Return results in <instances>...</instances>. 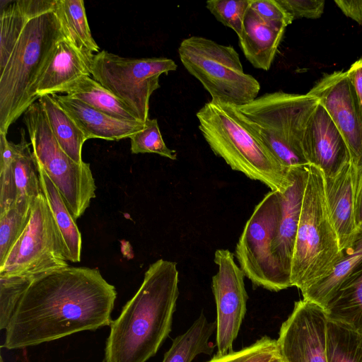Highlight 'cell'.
I'll return each instance as SVG.
<instances>
[{
    "label": "cell",
    "instance_id": "cell-41",
    "mask_svg": "<svg viewBox=\"0 0 362 362\" xmlns=\"http://www.w3.org/2000/svg\"><path fill=\"white\" fill-rule=\"evenodd\" d=\"M355 216L358 231L362 230V165L358 168L355 189Z\"/></svg>",
    "mask_w": 362,
    "mask_h": 362
},
{
    "label": "cell",
    "instance_id": "cell-9",
    "mask_svg": "<svg viewBox=\"0 0 362 362\" xmlns=\"http://www.w3.org/2000/svg\"><path fill=\"white\" fill-rule=\"evenodd\" d=\"M280 193L268 192L256 205L235 247L240 269L252 284L272 291L291 287L273 253L280 217Z\"/></svg>",
    "mask_w": 362,
    "mask_h": 362
},
{
    "label": "cell",
    "instance_id": "cell-15",
    "mask_svg": "<svg viewBox=\"0 0 362 362\" xmlns=\"http://www.w3.org/2000/svg\"><path fill=\"white\" fill-rule=\"evenodd\" d=\"M303 146L310 165L320 168L325 177L336 175L351 162L343 135L319 102L308 122Z\"/></svg>",
    "mask_w": 362,
    "mask_h": 362
},
{
    "label": "cell",
    "instance_id": "cell-22",
    "mask_svg": "<svg viewBox=\"0 0 362 362\" xmlns=\"http://www.w3.org/2000/svg\"><path fill=\"white\" fill-rule=\"evenodd\" d=\"M37 166V165H36ZM42 192L59 233L67 261H81L82 240L76 220L66 205L60 192L46 173L37 166Z\"/></svg>",
    "mask_w": 362,
    "mask_h": 362
},
{
    "label": "cell",
    "instance_id": "cell-19",
    "mask_svg": "<svg viewBox=\"0 0 362 362\" xmlns=\"http://www.w3.org/2000/svg\"><path fill=\"white\" fill-rule=\"evenodd\" d=\"M90 62L66 38L62 40L39 81L37 98L64 94L78 79L90 76Z\"/></svg>",
    "mask_w": 362,
    "mask_h": 362
},
{
    "label": "cell",
    "instance_id": "cell-1",
    "mask_svg": "<svg viewBox=\"0 0 362 362\" xmlns=\"http://www.w3.org/2000/svg\"><path fill=\"white\" fill-rule=\"evenodd\" d=\"M116 297L98 268L69 265L37 275L11 319L3 346L21 349L110 325Z\"/></svg>",
    "mask_w": 362,
    "mask_h": 362
},
{
    "label": "cell",
    "instance_id": "cell-32",
    "mask_svg": "<svg viewBox=\"0 0 362 362\" xmlns=\"http://www.w3.org/2000/svg\"><path fill=\"white\" fill-rule=\"evenodd\" d=\"M16 145L6 138L0 140V215L6 212L16 203L12 163L16 155Z\"/></svg>",
    "mask_w": 362,
    "mask_h": 362
},
{
    "label": "cell",
    "instance_id": "cell-23",
    "mask_svg": "<svg viewBox=\"0 0 362 362\" xmlns=\"http://www.w3.org/2000/svg\"><path fill=\"white\" fill-rule=\"evenodd\" d=\"M362 265V230L323 279L301 292L303 299L325 308L346 279Z\"/></svg>",
    "mask_w": 362,
    "mask_h": 362
},
{
    "label": "cell",
    "instance_id": "cell-39",
    "mask_svg": "<svg viewBox=\"0 0 362 362\" xmlns=\"http://www.w3.org/2000/svg\"><path fill=\"white\" fill-rule=\"evenodd\" d=\"M346 74L362 110V59L355 62L346 71Z\"/></svg>",
    "mask_w": 362,
    "mask_h": 362
},
{
    "label": "cell",
    "instance_id": "cell-34",
    "mask_svg": "<svg viewBox=\"0 0 362 362\" xmlns=\"http://www.w3.org/2000/svg\"><path fill=\"white\" fill-rule=\"evenodd\" d=\"M31 209H22L14 204L0 215V264L25 228Z\"/></svg>",
    "mask_w": 362,
    "mask_h": 362
},
{
    "label": "cell",
    "instance_id": "cell-14",
    "mask_svg": "<svg viewBox=\"0 0 362 362\" xmlns=\"http://www.w3.org/2000/svg\"><path fill=\"white\" fill-rule=\"evenodd\" d=\"M318 99L343 135L352 163L362 165V110L346 71L325 74L308 93Z\"/></svg>",
    "mask_w": 362,
    "mask_h": 362
},
{
    "label": "cell",
    "instance_id": "cell-35",
    "mask_svg": "<svg viewBox=\"0 0 362 362\" xmlns=\"http://www.w3.org/2000/svg\"><path fill=\"white\" fill-rule=\"evenodd\" d=\"M279 356L277 341L267 336L237 351L216 354L207 362H270Z\"/></svg>",
    "mask_w": 362,
    "mask_h": 362
},
{
    "label": "cell",
    "instance_id": "cell-20",
    "mask_svg": "<svg viewBox=\"0 0 362 362\" xmlns=\"http://www.w3.org/2000/svg\"><path fill=\"white\" fill-rule=\"evenodd\" d=\"M285 30L284 26L264 22L249 6L238 38L245 57L254 67L270 69Z\"/></svg>",
    "mask_w": 362,
    "mask_h": 362
},
{
    "label": "cell",
    "instance_id": "cell-11",
    "mask_svg": "<svg viewBox=\"0 0 362 362\" xmlns=\"http://www.w3.org/2000/svg\"><path fill=\"white\" fill-rule=\"evenodd\" d=\"M59 233L42 192L30 220L0 264V276H37L69 266Z\"/></svg>",
    "mask_w": 362,
    "mask_h": 362
},
{
    "label": "cell",
    "instance_id": "cell-37",
    "mask_svg": "<svg viewBox=\"0 0 362 362\" xmlns=\"http://www.w3.org/2000/svg\"><path fill=\"white\" fill-rule=\"evenodd\" d=\"M250 7L267 23L286 28L294 20L278 0H250Z\"/></svg>",
    "mask_w": 362,
    "mask_h": 362
},
{
    "label": "cell",
    "instance_id": "cell-10",
    "mask_svg": "<svg viewBox=\"0 0 362 362\" xmlns=\"http://www.w3.org/2000/svg\"><path fill=\"white\" fill-rule=\"evenodd\" d=\"M175 62L167 57L127 58L102 50L90 62V74L125 103L144 123L148 117L149 100L160 88L163 74L175 71Z\"/></svg>",
    "mask_w": 362,
    "mask_h": 362
},
{
    "label": "cell",
    "instance_id": "cell-43",
    "mask_svg": "<svg viewBox=\"0 0 362 362\" xmlns=\"http://www.w3.org/2000/svg\"><path fill=\"white\" fill-rule=\"evenodd\" d=\"M1 362H4V361H3V360H2V358L1 359Z\"/></svg>",
    "mask_w": 362,
    "mask_h": 362
},
{
    "label": "cell",
    "instance_id": "cell-21",
    "mask_svg": "<svg viewBox=\"0 0 362 362\" xmlns=\"http://www.w3.org/2000/svg\"><path fill=\"white\" fill-rule=\"evenodd\" d=\"M57 0H17L10 1L1 9L0 16V71L4 69L8 62L28 21L54 9Z\"/></svg>",
    "mask_w": 362,
    "mask_h": 362
},
{
    "label": "cell",
    "instance_id": "cell-29",
    "mask_svg": "<svg viewBox=\"0 0 362 362\" xmlns=\"http://www.w3.org/2000/svg\"><path fill=\"white\" fill-rule=\"evenodd\" d=\"M215 329L216 322L200 314L185 333L173 339L163 362H192L199 354L211 355L214 346L209 339Z\"/></svg>",
    "mask_w": 362,
    "mask_h": 362
},
{
    "label": "cell",
    "instance_id": "cell-16",
    "mask_svg": "<svg viewBox=\"0 0 362 362\" xmlns=\"http://www.w3.org/2000/svg\"><path fill=\"white\" fill-rule=\"evenodd\" d=\"M358 168L352 162L336 175L325 177L327 204L342 250L351 245L358 230L355 216Z\"/></svg>",
    "mask_w": 362,
    "mask_h": 362
},
{
    "label": "cell",
    "instance_id": "cell-5",
    "mask_svg": "<svg viewBox=\"0 0 362 362\" xmlns=\"http://www.w3.org/2000/svg\"><path fill=\"white\" fill-rule=\"evenodd\" d=\"M306 171L291 272L292 286L301 292L325 277L344 254L327 204L324 173L313 165Z\"/></svg>",
    "mask_w": 362,
    "mask_h": 362
},
{
    "label": "cell",
    "instance_id": "cell-26",
    "mask_svg": "<svg viewBox=\"0 0 362 362\" xmlns=\"http://www.w3.org/2000/svg\"><path fill=\"white\" fill-rule=\"evenodd\" d=\"M53 134L64 151L74 161L82 163V147L87 138L54 98L45 95L37 100Z\"/></svg>",
    "mask_w": 362,
    "mask_h": 362
},
{
    "label": "cell",
    "instance_id": "cell-33",
    "mask_svg": "<svg viewBox=\"0 0 362 362\" xmlns=\"http://www.w3.org/2000/svg\"><path fill=\"white\" fill-rule=\"evenodd\" d=\"M129 139L132 153H156L170 160L177 159V152L165 144L156 119L148 118L144 128Z\"/></svg>",
    "mask_w": 362,
    "mask_h": 362
},
{
    "label": "cell",
    "instance_id": "cell-38",
    "mask_svg": "<svg viewBox=\"0 0 362 362\" xmlns=\"http://www.w3.org/2000/svg\"><path fill=\"white\" fill-rule=\"evenodd\" d=\"M293 19L318 18L324 11V0H278Z\"/></svg>",
    "mask_w": 362,
    "mask_h": 362
},
{
    "label": "cell",
    "instance_id": "cell-4",
    "mask_svg": "<svg viewBox=\"0 0 362 362\" xmlns=\"http://www.w3.org/2000/svg\"><path fill=\"white\" fill-rule=\"evenodd\" d=\"M56 8V6H55ZM55 8L28 21L0 71V132L38 98L36 88L59 43L66 37Z\"/></svg>",
    "mask_w": 362,
    "mask_h": 362
},
{
    "label": "cell",
    "instance_id": "cell-28",
    "mask_svg": "<svg viewBox=\"0 0 362 362\" xmlns=\"http://www.w3.org/2000/svg\"><path fill=\"white\" fill-rule=\"evenodd\" d=\"M56 13L66 39L80 52L92 59L100 52L93 39L83 0H57Z\"/></svg>",
    "mask_w": 362,
    "mask_h": 362
},
{
    "label": "cell",
    "instance_id": "cell-31",
    "mask_svg": "<svg viewBox=\"0 0 362 362\" xmlns=\"http://www.w3.org/2000/svg\"><path fill=\"white\" fill-rule=\"evenodd\" d=\"M36 276H0V328L6 329L24 293Z\"/></svg>",
    "mask_w": 362,
    "mask_h": 362
},
{
    "label": "cell",
    "instance_id": "cell-3",
    "mask_svg": "<svg viewBox=\"0 0 362 362\" xmlns=\"http://www.w3.org/2000/svg\"><path fill=\"white\" fill-rule=\"evenodd\" d=\"M199 129L214 153L233 170L284 193L293 184L286 169L252 130L236 106L211 100L196 114Z\"/></svg>",
    "mask_w": 362,
    "mask_h": 362
},
{
    "label": "cell",
    "instance_id": "cell-25",
    "mask_svg": "<svg viewBox=\"0 0 362 362\" xmlns=\"http://www.w3.org/2000/svg\"><path fill=\"white\" fill-rule=\"evenodd\" d=\"M64 94L76 98L116 119L142 122L125 103L91 76H83L78 79Z\"/></svg>",
    "mask_w": 362,
    "mask_h": 362
},
{
    "label": "cell",
    "instance_id": "cell-17",
    "mask_svg": "<svg viewBox=\"0 0 362 362\" xmlns=\"http://www.w3.org/2000/svg\"><path fill=\"white\" fill-rule=\"evenodd\" d=\"M292 185L280 193L281 211L275 240L274 255L285 275L291 280L292 259L305 185L306 167L291 170Z\"/></svg>",
    "mask_w": 362,
    "mask_h": 362
},
{
    "label": "cell",
    "instance_id": "cell-13",
    "mask_svg": "<svg viewBox=\"0 0 362 362\" xmlns=\"http://www.w3.org/2000/svg\"><path fill=\"white\" fill-rule=\"evenodd\" d=\"M325 309L302 299L281 325L276 340L282 362H327Z\"/></svg>",
    "mask_w": 362,
    "mask_h": 362
},
{
    "label": "cell",
    "instance_id": "cell-42",
    "mask_svg": "<svg viewBox=\"0 0 362 362\" xmlns=\"http://www.w3.org/2000/svg\"><path fill=\"white\" fill-rule=\"evenodd\" d=\"M270 362H282L281 358L280 356H276L273 360H272Z\"/></svg>",
    "mask_w": 362,
    "mask_h": 362
},
{
    "label": "cell",
    "instance_id": "cell-2",
    "mask_svg": "<svg viewBox=\"0 0 362 362\" xmlns=\"http://www.w3.org/2000/svg\"><path fill=\"white\" fill-rule=\"evenodd\" d=\"M175 262L151 264L133 298L110 325L104 362H146L168 337L179 296Z\"/></svg>",
    "mask_w": 362,
    "mask_h": 362
},
{
    "label": "cell",
    "instance_id": "cell-12",
    "mask_svg": "<svg viewBox=\"0 0 362 362\" xmlns=\"http://www.w3.org/2000/svg\"><path fill=\"white\" fill-rule=\"evenodd\" d=\"M214 262L218 272L212 277L211 288L216 305L217 354L223 355L233 351V342L246 313L247 293L245 274L230 251L216 250Z\"/></svg>",
    "mask_w": 362,
    "mask_h": 362
},
{
    "label": "cell",
    "instance_id": "cell-36",
    "mask_svg": "<svg viewBox=\"0 0 362 362\" xmlns=\"http://www.w3.org/2000/svg\"><path fill=\"white\" fill-rule=\"evenodd\" d=\"M250 4V0H211L206 1V6L217 21L239 36Z\"/></svg>",
    "mask_w": 362,
    "mask_h": 362
},
{
    "label": "cell",
    "instance_id": "cell-7",
    "mask_svg": "<svg viewBox=\"0 0 362 362\" xmlns=\"http://www.w3.org/2000/svg\"><path fill=\"white\" fill-rule=\"evenodd\" d=\"M178 54L183 66L209 92L211 100L239 107L257 98L259 83L244 72L233 46L191 36L181 42Z\"/></svg>",
    "mask_w": 362,
    "mask_h": 362
},
{
    "label": "cell",
    "instance_id": "cell-18",
    "mask_svg": "<svg viewBox=\"0 0 362 362\" xmlns=\"http://www.w3.org/2000/svg\"><path fill=\"white\" fill-rule=\"evenodd\" d=\"M52 96L74 121L87 139L116 141L130 138L145 127V123L143 122L112 117L66 94H56Z\"/></svg>",
    "mask_w": 362,
    "mask_h": 362
},
{
    "label": "cell",
    "instance_id": "cell-8",
    "mask_svg": "<svg viewBox=\"0 0 362 362\" xmlns=\"http://www.w3.org/2000/svg\"><path fill=\"white\" fill-rule=\"evenodd\" d=\"M32 153L37 166L48 175L60 192L75 220L80 218L95 197L96 185L88 163L71 159L52 133L39 102L23 115Z\"/></svg>",
    "mask_w": 362,
    "mask_h": 362
},
{
    "label": "cell",
    "instance_id": "cell-27",
    "mask_svg": "<svg viewBox=\"0 0 362 362\" xmlns=\"http://www.w3.org/2000/svg\"><path fill=\"white\" fill-rule=\"evenodd\" d=\"M25 138L21 129V140L16 144V155L12 163L16 190L15 205L25 209H31L35 199L42 193L37 166Z\"/></svg>",
    "mask_w": 362,
    "mask_h": 362
},
{
    "label": "cell",
    "instance_id": "cell-6",
    "mask_svg": "<svg viewBox=\"0 0 362 362\" xmlns=\"http://www.w3.org/2000/svg\"><path fill=\"white\" fill-rule=\"evenodd\" d=\"M317 104L318 99L308 93L279 90L237 107L252 130L291 171L310 165L303 141L308 122Z\"/></svg>",
    "mask_w": 362,
    "mask_h": 362
},
{
    "label": "cell",
    "instance_id": "cell-40",
    "mask_svg": "<svg viewBox=\"0 0 362 362\" xmlns=\"http://www.w3.org/2000/svg\"><path fill=\"white\" fill-rule=\"evenodd\" d=\"M334 2L344 14L362 25V0H335Z\"/></svg>",
    "mask_w": 362,
    "mask_h": 362
},
{
    "label": "cell",
    "instance_id": "cell-24",
    "mask_svg": "<svg viewBox=\"0 0 362 362\" xmlns=\"http://www.w3.org/2000/svg\"><path fill=\"white\" fill-rule=\"evenodd\" d=\"M324 309L327 320L362 334V265L341 285Z\"/></svg>",
    "mask_w": 362,
    "mask_h": 362
},
{
    "label": "cell",
    "instance_id": "cell-30",
    "mask_svg": "<svg viewBox=\"0 0 362 362\" xmlns=\"http://www.w3.org/2000/svg\"><path fill=\"white\" fill-rule=\"evenodd\" d=\"M327 362H362V334L327 320Z\"/></svg>",
    "mask_w": 362,
    "mask_h": 362
}]
</instances>
